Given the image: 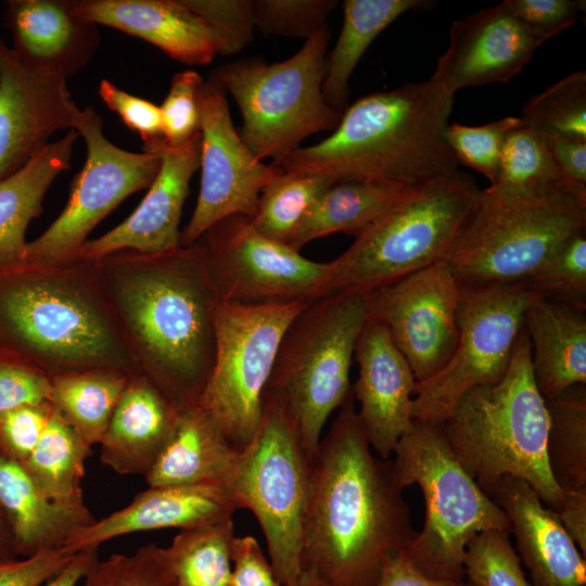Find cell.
<instances>
[{"label":"cell","mask_w":586,"mask_h":586,"mask_svg":"<svg viewBox=\"0 0 586 586\" xmlns=\"http://www.w3.org/2000/svg\"><path fill=\"white\" fill-rule=\"evenodd\" d=\"M0 508L23 557L62 547L77 530L95 519L84 500L61 501L47 496L21 463L0 454Z\"/></svg>","instance_id":"obj_27"},{"label":"cell","mask_w":586,"mask_h":586,"mask_svg":"<svg viewBox=\"0 0 586 586\" xmlns=\"http://www.w3.org/2000/svg\"><path fill=\"white\" fill-rule=\"evenodd\" d=\"M492 499L511 523L531 586H585L586 561L556 517L523 480L504 476Z\"/></svg>","instance_id":"obj_24"},{"label":"cell","mask_w":586,"mask_h":586,"mask_svg":"<svg viewBox=\"0 0 586 586\" xmlns=\"http://www.w3.org/2000/svg\"><path fill=\"white\" fill-rule=\"evenodd\" d=\"M367 318L365 293L335 292L308 304L282 336L264 395L288 411L310 459L327 420L352 394L349 370Z\"/></svg>","instance_id":"obj_9"},{"label":"cell","mask_w":586,"mask_h":586,"mask_svg":"<svg viewBox=\"0 0 586 586\" xmlns=\"http://www.w3.org/2000/svg\"><path fill=\"white\" fill-rule=\"evenodd\" d=\"M536 297L524 282L460 285L456 349L437 373L416 382L412 419L442 424L467 391L498 382L509 368L525 309Z\"/></svg>","instance_id":"obj_13"},{"label":"cell","mask_w":586,"mask_h":586,"mask_svg":"<svg viewBox=\"0 0 586 586\" xmlns=\"http://www.w3.org/2000/svg\"><path fill=\"white\" fill-rule=\"evenodd\" d=\"M237 449L200 405L180 410L169 442L144 476L150 486L226 482Z\"/></svg>","instance_id":"obj_29"},{"label":"cell","mask_w":586,"mask_h":586,"mask_svg":"<svg viewBox=\"0 0 586 586\" xmlns=\"http://www.w3.org/2000/svg\"><path fill=\"white\" fill-rule=\"evenodd\" d=\"M50 378L39 369L0 352V413L49 402Z\"/></svg>","instance_id":"obj_48"},{"label":"cell","mask_w":586,"mask_h":586,"mask_svg":"<svg viewBox=\"0 0 586 586\" xmlns=\"http://www.w3.org/2000/svg\"><path fill=\"white\" fill-rule=\"evenodd\" d=\"M296 586H330L310 570L303 569Z\"/></svg>","instance_id":"obj_58"},{"label":"cell","mask_w":586,"mask_h":586,"mask_svg":"<svg viewBox=\"0 0 586 586\" xmlns=\"http://www.w3.org/2000/svg\"><path fill=\"white\" fill-rule=\"evenodd\" d=\"M98 550L79 552L44 586H76L98 558Z\"/></svg>","instance_id":"obj_56"},{"label":"cell","mask_w":586,"mask_h":586,"mask_svg":"<svg viewBox=\"0 0 586 586\" xmlns=\"http://www.w3.org/2000/svg\"><path fill=\"white\" fill-rule=\"evenodd\" d=\"M74 556L59 547L22 559H0V586H41L61 572Z\"/></svg>","instance_id":"obj_51"},{"label":"cell","mask_w":586,"mask_h":586,"mask_svg":"<svg viewBox=\"0 0 586 586\" xmlns=\"http://www.w3.org/2000/svg\"><path fill=\"white\" fill-rule=\"evenodd\" d=\"M392 460L377 457L353 392L310 459L302 570L330 586H375L384 559L416 537Z\"/></svg>","instance_id":"obj_1"},{"label":"cell","mask_w":586,"mask_h":586,"mask_svg":"<svg viewBox=\"0 0 586 586\" xmlns=\"http://www.w3.org/2000/svg\"><path fill=\"white\" fill-rule=\"evenodd\" d=\"M501 3L545 40L574 24L586 8L584 0H506Z\"/></svg>","instance_id":"obj_49"},{"label":"cell","mask_w":586,"mask_h":586,"mask_svg":"<svg viewBox=\"0 0 586 586\" xmlns=\"http://www.w3.org/2000/svg\"><path fill=\"white\" fill-rule=\"evenodd\" d=\"M413 188L362 180L335 181L317 198L289 246L300 252L307 243L337 232L356 237Z\"/></svg>","instance_id":"obj_31"},{"label":"cell","mask_w":586,"mask_h":586,"mask_svg":"<svg viewBox=\"0 0 586 586\" xmlns=\"http://www.w3.org/2000/svg\"><path fill=\"white\" fill-rule=\"evenodd\" d=\"M216 30L224 41L220 55H232L254 39L253 0H181Z\"/></svg>","instance_id":"obj_46"},{"label":"cell","mask_w":586,"mask_h":586,"mask_svg":"<svg viewBox=\"0 0 586 586\" xmlns=\"http://www.w3.org/2000/svg\"><path fill=\"white\" fill-rule=\"evenodd\" d=\"M255 28L264 35L308 39L327 25L335 0H253Z\"/></svg>","instance_id":"obj_44"},{"label":"cell","mask_w":586,"mask_h":586,"mask_svg":"<svg viewBox=\"0 0 586 586\" xmlns=\"http://www.w3.org/2000/svg\"><path fill=\"white\" fill-rule=\"evenodd\" d=\"M329 39L327 24L283 62L240 59L212 72L209 77L238 104L239 136L258 161L271 158L277 166L308 136L339 126L343 113L322 94Z\"/></svg>","instance_id":"obj_10"},{"label":"cell","mask_w":586,"mask_h":586,"mask_svg":"<svg viewBox=\"0 0 586 586\" xmlns=\"http://www.w3.org/2000/svg\"><path fill=\"white\" fill-rule=\"evenodd\" d=\"M4 20L23 61L66 79L89 63L101 41L97 24L77 16L73 1H8Z\"/></svg>","instance_id":"obj_25"},{"label":"cell","mask_w":586,"mask_h":586,"mask_svg":"<svg viewBox=\"0 0 586 586\" xmlns=\"http://www.w3.org/2000/svg\"><path fill=\"white\" fill-rule=\"evenodd\" d=\"M49 402L89 444H99L131 377L111 369L50 375Z\"/></svg>","instance_id":"obj_33"},{"label":"cell","mask_w":586,"mask_h":586,"mask_svg":"<svg viewBox=\"0 0 586 586\" xmlns=\"http://www.w3.org/2000/svg\"><path fill=\"white\" fill-rule=\"evenodd\" d=\"M220 302L244 305L310 304L333 292L331 262L310 260L233 215L199 239Z\"/></svg>","instance_id":"obj_14"},{"label":"cell","mask_w":586,"mask_h":586,"mask_svg":"<svg viewBox=\"0 0 586 586\" xmlns=\"http://www.w3.org/2000/svg\"><path fill=\"white\" fill-rule=\"evenodd\" d=\"M334 182L323 176L281 170L262 190L251 224L263 235L289 245L317 198Z\"/></svg>","instance_id":"obj_37"},{"label":"cell","mask_w":586,"mask_h":586,"mask_svg":"<svg viewBox=\"0 0 586 586\" xmlns=\"http://www.w3.org/2000/svg\"><path fill=\"white\" fill-rule=\"evenodd\" d=\"M91 447L53 407L39 442L21 466L50 498L84 500L80 482Z\"/></svg>","instance_id":"obj_34"},{"label":"cell","mask_w":586,"mask_h":586,"mask_svg":"<svg viewBox=\"0 0 586 586\" xmlns=\"http://www.w3.org/2000/svg\"><path fill=\"white\" fill-rule=\"evenodd\" d=\"M524 328L533 379L545 400L586 384V310L536 297L525 309Z\"/></svg>","instance_id":"obj_28"},{"label":"cell","mask_w":586,"mask_h":586,"mask_svg":"<svg viewBox=\"0 0 586 586\" xmlns=\"http://www.w3.org/2000/svg\"><path fill=\"white\" fill-rule=\"evenodd\" d=\"M78 136L75 129H69L0 180V265L24 263L26 229L42 213L43 198L52 182L69 169Z\"/></svg>","instance_id":"obj_30"},{"label":"cell","mask_w":586,"mask_h":586,"mask_svg":"<svg viewBox=\"0 0 586 586\" xmlns=\"http://www.w3.org/2000/svg\"><path fill=\"white\" fill-rule=\"evenodd\" d=\"M545 139L561 180L575 189L586 191V141L559 137Z\"/></svg>","instance_id":"obj_53"},{"label":"cell","mask_w":586,"mask_h":586,"mask_svg":"<svg viewBox=\"0 0 586 586\" xmlns=\"http://www.w3.org/2000/svg\"><path fill=\"white\" fill-rule=\"evenodd\" d=\"M75 130L86 142V163L59 217L27 243L25 263L65 265L78 260L94 227L127 196L149 188L160 170L157 154L126 151L109 141L102 118L92 106L81 110Z\"/></svg>","instance_id":"obj_15"},{"label":"cell","mask_w":586,"mask_h":586,"mask_svg":"<svg viewBox=\"0 0 586 586\" xmlns=\"http://www.w3.org/2000/svg\"><path fill=\"white\" fill-rule=\"evenodd\" d=\"M179 415L144 375L131 377L99 443L102 463L118 474L145 476L173 436Z\"/></svg>","instance_id":"obj_26"},{"label":"cell","mask_w":586,"mask_h":586,"mask_svg":"<svg viewBox=\"0 0 586 586\" xmlns=\"http://www.w3.org/2000/svg\"><path fill=\"white\" fill-rule=\"evenodd\" d=\"M393 454L398 485L417 484L425 505L422 530L404 551L430 577L464 581L467 545L487 530L511 534L508 515L461 467L441 424L413 421Z\"/></svg>","instance_id":"obj_7"},{"label":"cell","mask_w":586,"mask_h":586,"mask_svg":"<svg viewBox=\"0 0 586 586\" xmlns=\"http://www.w3.org/2000/svg\"><path fill=\"white\" fill-rule=\"evenodd\" d=\"M201 188L179 246L195 243L219 220L233 215L252 218L264 187L281 169L258 161L241 140L231 120L227 92L213 78L199 92Z\"/></svg>","instance_id":"obj_17"},{"label":"cell","mask_w":586,"mask_h":586,"mask_svg":"<svg viewBox=\"0 0 586 586\" xmlns=\"http://www.w3.org/2000/svg\"><path fill=\"white\" fill-rule=\"evenodd\" d=\"M480 192L458 169L415 187L331 260L333 292L367 293L444 260Z\"/></svg>","instance_id":"obj_8"},{"label":"cell","mask_w":586,"mask_h":586,"mask_svg":"<svg viewBox=\"0 0 586 586\" xmlns=\"http://www.w3.org/2000/svg\"><path fill=\"white\" fill-rule=\"evenodd\" d=\"M549 429L547 460L561 492L586 489V384L545 400Z\"/></svg>","instance_id":"obj_36"},{"label":"cell","mask_w":586,"mask_h":586,"mask_svg":"<svg viewBox=\"0 0 586 586\" xmlns=\"http://www.w3.org/2000/svg\"><path fill=\"white\" fill-rule=\"evenodd\" d=\"M561 181L545 137L522 124L506 136L498 178L487 189L518 198L543 192Z\"/></svg>","instance_id":"obj_38"},{"label":"cell","mask_w":586,"mask_h":586,"mask_svg":"<svg viewBox=\"0 0 586 586\" xmlns=\"http://www.w3.org/2000/svg\"><path fill=\"white\" fill-rule=\"evenodd\" d=\"M375 586H464V581L453 582L430 577L417 569L402 549L384 559Z\"/></svg>","instance_id":"obj_54"},{"label":"cell","mask_w":586,"mask_h":586,"mask_svg":"<svg viewBox=\"0 0 586 586\" xmlns=\"http://www.w3.org/2000/svg\"><path fill=\"white\" fill-rule=\"evenodd\" d=\"M94 262L141 374L179 410L198 405L214 366L220 302L201 241Z\"/></svg>","instance_id":"obj_2"},{"label":"cell","mask_w":586,"mask_h":586,"mask_svg":"<svg viewBox=\"0 0 586 586\" xmlns=\"http://www.w3.org/2000/svg\"><path fill=\"white\" fill-rule=\"evenodd\" d=\"M203 78L194 71L177 73L160 106L163 140L171 146L186 143L200 132L199 92Z\"/></svg>","instance_id":"obj_45"},{"label":"cell","mask_w":586,"mask_h":586,"mask_svg":"<svg viewBox=\"0 0 586 586\" xmlns=\"http://www.w3.org/2000/svg\"><path fill=\"white\" fill-rule=\"evenodd\" d=\"M524 283L539 297L586 310V230L565 241Z\"/></svg>","instance_id":"obj_40"},{"label":"cell","mask_w":586,"mask_h":586,"mask_svg":"<svg viewBox=\"0 0 586 586\" xmlns=\"http://www.w3.org/2000/svg\"><path fill=\"white\" fill-rule=\"evenodd\" d=\"M365 295L368 318L386 329L417 382L449 361L459 339L460 284L445 260Z\"/></svg>","instance_id":"obj_16"},{"label":"cell","mask_w":586,"mask_h":586,"mask_svg":"<svg viewBox=\"0 0 586 586\" xmlns=\"http://www.w3.org/2000/svg\"><path fill=\"white\" fill-rule=\"evenodd\" d=\"M82 586H176L163 548L141 546L131 555L115 553L94 560Z\"/></svg>","instance_id":"obj_42"},{"label":"cell","mask_w":586,"mask_h":586,"mask_svg":"<svg viewBox=\"0 0 586 586\" xmlns=\"http://www.w3.org/2000/svg\"><path fill=\"white\" fill-rule=\"evenodd\" d=\"M358 379L352 385L359 404L357 417L371 449L388 459L413 425V371L393 344L386 329L367 318L356 342Z\"/></svg>","instance_id":"obj_21"},{"label":"cell","mask_w":586,"mask_h":586,"mask_svg":"<svg viewBox=\"0 0 586 586\" xmlns=\"http://www.w3.org/2000/svg\"><path fill=\"white\" fill-rule=\"evenodd\" d=\"M0 352L47 375L141 374L94 260L0 265Z\"/></svg>","instance_id":"obj_3"},{"label":"cell","mask_w":586,"mask_h":586,"mask_svg":"<svg viewBox=\"0 0 586 586\" xmlns=\"http://www.w3.org/2000/svg\"><path fill=\"white\" fill-rule=\"evenodd\" d=\"M454 94L431 79L358 99L322 141L276 167L334 181L416 187L458 169L446 139Z\"/></svg>","instance_id":"obj_4"},{"label":"cell","mask_w":586,"mask_h":586,"mask_svg":"<svg viewBox=\"0 0 586 586\" xmlns=\"http://www.w3.org/2000/svg\"><path fill=\"white\" fill-rule=\"evenodd\" d=\"M557 519L586 558V489L562 492V504L555 512Z\"/></svg>","instance_id":"obj_55"},{"label":"cell","mask_w":586,"mask_h":586,"mask_svg":"<svg viewBox=\"0 0 586 586\" xmlns=\"http://www.w3.org/2000/svg\"><path fill=\"white\" fill-rule=\"evenodd\" d=\"M233 515L180 530L163 548L176 586H229Z\"/></svg>","instance_id":"obj_35"},{"label":"cell","mask_w":586,"mask_h":586,"mask_svg":"<svg viewBox=\"0 0 586 586\" xmlns=\"http://www.w3.org/2000/svg\"><path fill=\"white\" fill-rule=\"evenodd\" d=\"M99 94L103 102L120 116L128 128L140 135L143 143L163 138L162 114L158 106L127 93L106 79L101 80Z\"/></svg>","instance_id":"obj_50"},{"label":"cell","mask_w":586,"mask_h":586,"mask_svg":"<svg viewBox=\"0 0 586 586\" xmlns=\"http://www.w3.org/2000/svg\"><path fill=\"white\" fill-rule=\"evenodd\" d=\"M441 428L453 454L486 496L492 498L504 476H512L526 482L548 509H560L562 492L547 460L549 416L533 379L524 326L506 374L467 391Z\"/></svg>","instance_id":"obj_5"},{"label":"cell","mask_w":586,"mask_h":586,"mask_svg":"<svg viewBox=\"0 0 586 586\" xmlns=\"http://www.w3.org/2000/svg\"><path fill=\"white\" fill-rule=\"evenodd\" d=\"M15 552L13 537L8 521L0 508V559L13 558Z\"/></svg>","instance_id":"obj_57"},{"label":"cell","mask_w":586,"mask_h":586,"mask_svg":"<svg viewBox=\"0 0 586 586\" xmlns=\"http://www.w3.org/2000/svg\"><path fill=\"white\" fill-rule=\"evenodd\" d=\"M464 586H476V585L464 579Z\"/></svg>","instance_id":"obj_59"},{"label":"cell","mask_w":586,"mask_h":586,"mask_svg":"<svg viewBox=\"0 0 586 586\" xmlns=\"http://www.w3.org/2000/svg\"><path fill=\"white\" fill-rule=\"evenodd\" d=\"M142 151L161 160L148 193L123 222L100 238L88 240L79 259L98 260L122 250L155 254L179 246V224L190 181L200 168L201 131L183 144L171 146L163 138L143 143Z\"/></svg>","instance_id":"obj_20"},{"label":"cell","mask_w":586,"mask_h":586,"mask_svg":"<svg viewBox=\"0 0 586 586\" xmlns=\"http://www.w3.org/2000/svg\"><path fill=\"white\" fill-rule=\"evenodd\" d=\"M583 230L586 191L562 181L518 198L485 189L444 260L460 285L523 283Z\"/></svg>","instance_id":"obj_6"},{"label":"cell","mask_w":586,"mask_h":586,"mask_svg":"<svg viewBox=\"0 0 586 586\" xmlns=\"http://www.w3.org/2000/svg\"><path fill=\"white\" fill-rule=\"evenodd\" d=\"M229 586H282L252 535L235 536L232 542Z\"/></svg>","instance_id":"obj_52"},{"label":"cell","mask_w":586,"mask_h":586,"mask_svg":"<svg viewBox=\"0 0 586 586\" xmlns=\"http://www.w3.org/2000/svg\"><path fill=\"white\" fill-rule=\"evenodd\" d=\"M73 12L139 37L190 65L208 64L224 49L216 30L181 0H80L73 1Z\"/></svg>","instance_id":"obj_23"},{"label":"cell","mask_w":586,"mask_h":586,"mask_svg":"<svg viewBox=\"0 0 586 586\" xmlns=\"http://www.w3.org/2000/svg\"><path fill=\"white\" fill-rule=\"evenodd\" d=\"M309 473L310 458L294 421L278 400L264 395L259 424L222 486L237 509L255 515L282 586H296L302 572Z\"/></svg>","instance_id":"obj_11"},{"label":"cell","mask_w":586,"mask_h":586,"mask_svg":"<svg viewBox=\"0 0 586 586\" xmlns=\"http://www.w3.org/2000/svg\"><path fill=\"white\" fill-rule=\"evenodd\" d=\"M66 80L34 68L0 38V180L41 151L52 133L76 128L81 110Z\"/></svg>","instance_id":"obj_18"},{"label":"cell","mask_w":586,"mask_h":586,"mask_svg":"<svg viewBox=\"0 0 586 586\" xmlns=\"http://www.w3.org/2000/svg\"><path fill=\"white\" fill-rule=\"evenodd\" d=\"M510 535L498 530L475 535L464 552V579L476 586H531Z\"/></svg>","instance_id":"obj_41"},{"label":"cell","mask_w":586,"mask_h":586,"mask_svg":"<svg viewBox=\"0 0 586 586\" xmlns=\"http://www.w3.org/2000/svg\"><path fill=\"white\" fill-rule=\"evenodd\" d=\"M546 41L502 3L487 7L449 28V44L431 80L455 94L461 88L505 82L517 75Z\"/></svg>","instance_id":"obj_19"},{"label":"cell","mask_w":586,"mask_h":586,"mask_svg":"<svg viewBox=\"0 0 586 586\" xmlns=\"http://www.w3.org/2000/svg\"><path fill=\"white\" fill-rule=\"evenodd\" d=\"M307 305H217L214 366L198 405L239 450L259 424L263 396L282 336Z\"/></svg>","instance_id":"obj_12"},{"label":"cell","mask_w":586,"mask_h":586,"mask_svg":"<svg viewBox=\"0 0 586 586\" xmlns=\"http://www.w3.org/2000/svg\"><path fill=\"white\" fill-rule=\"evenodd\" d=\"M237 506L216 483L150 486L129 505L77 530L62 545L71 555L98 550L110 539L162 528L184 530L233 515Z\"/></svg>","instance_id":"obj_22"},{"label":"cell","mask_w":586,"mask_h":586,"mask_svg":"<svg viewBox=\"0 0 586 586\" xmlns=\"http://www.w3.org/2000/svg\"><path fill=\"white\" fill-rule=\"evenodd\" d=\"M52 410L51 403L44 402L0 413V454L24 462L39 442Z\"/></svg>","instance_id":"obj_47"},{"label":"cell","mask_w":586,"mask_h":586,"mask_svg":"<svg viewBox=\"0 0 586 586\" xmlns=\"http://www.w3.org/2000/svg\"><path fill=\"white\" fill-rule=\"evenodd\" d=\"M520 118L545 137L586 141V72H573L532 97Z\"/></svg>","instance_id":"obj_39"},{"label":"cell","mask_w":586,"mask_h":586,"mask_svg":"<svg viewBox=\"0 0 586 586\" xmlns=\"http://www.w3.org/2000/svg\"><path fill=\"white\" fill-rule=\"evenodd\" d=\"M522 124L520 117L513 116L482 126L453 123L447 126L446 139L458 163L481 173L494 184L499 175L506 136Z\"/></svg>","instance_id":"obj_43"},{"label":"cell","mask_w":586,"mask_h":586,"mask_svg":"<svg viewBox=\"0 0 586 586\" xmlns=\"http://www.w3.org/2000/svg\"><path fill=\"white\" fill-rule=\"evenodd\" d=\"M422 0H345L339 39L326 58L322 94L343 113L348 107L349 77L362 54L393 21L409 10L425 7Z\"/></svg>","instance_id":"obj_32"}]
</instances>
